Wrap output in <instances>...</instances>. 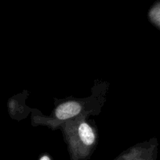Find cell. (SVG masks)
<instances>
[{"mask_svg":"<svg viewBox=\"0 0 160 160\" xmlns=\"http://www.w3.org/2000/svg\"><path fill=\"white\" fill-rule=\"evenodd\" d=\"M93 95L83 99H68L58 105L50 116L32 114V123L34 125H45L53 129L60 128L68 120L82 116L97 114L105 101V88L98 87V90L93 89Z\"/></svg>","mask_w":160,"mask_h":160,"instance_id":"1","label":"cell"},{"mask_svg":"<svg viewBox=\"0 0 160 160\" xmlns=\"http://www.w3.org/2000/svg\"><path fill=\"white\" fill-rule=\"evenodd\" d=\"M89 116H82L61 125L71 160H87L97 143V131L87 121Z\"/></svg>","mask_w":160,"mask_h":160,"instance_id":"2","label":"cell"},{"mask_svg":"<svg viewBox=\"0 0 160 160\" xmlns=\"http://www.w3.org/2000/svg\"><path fill=\"white\" fill-rule=\"evenodd\" d=\"M157 154L158 142L156 138H152L128 148L114 160H156Z\"/></svg>","mask_w":160,"mask_h":160,"instance_id":"3","label":"cell"},{"mask_svg":"<svg viewBox=\"0 0 160 160\" xmlns=\"http://www.w3.org/2000/svg\"><path fill=\"white\" fill-rule=\"evenodd\" d=\"M148 19L151 23L160 31V1L155 2L149 9Z\"/></svg>","mask_w":160,"mask_h":160,"instance_id":"4","label":"cell"},{"mask_svg":"<svg viewBox=\"0 0 160 160\" xmlns=\"http://www.w3.org/2000/svg\"><path fill=\"white\" fill-rule=\"evenodd\" d=\"M39 160H53L52 159L51 156H50L47 153H43L40 156V157L39 158Z\"/></svg>","mask_w":160,"mask_h":160,"instance_id":"5","label":"cell"}]
</instances>
